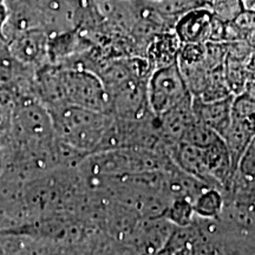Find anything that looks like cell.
<instances>
[{
  "label": "cell",
  "mask_w": 255,
  "mask_h": 255,
  "mask_svg": "<svg viewBox=\"0 0 255 255\" xmlns=\"http://www.w3.org/2000/svg\"><path fill=\"white\" fill-rule=\"evenodd\" d=\"M194 215H195V212H194L193 202L187 199L171 200L170 205L165 212V216L169 222L183 228L190 225Z\"/></svg>",
  "instance_id": "obj_8"
},
{
  "label": "cell",
  "mask_w": 255,
  "mask_h": 255,
  "mask_svg": "<svg viewBox=\"0 0 255 255\" xmlns=\"http://www.w3.org/2000/svg\"><path fill=\"white\" fill-rule=\"evenodd\" d=\"M244 11L240 0H214L212 13L225 23H233Z\"/></svg>",
  "instance_id": "obj_10"
},
{
  "label": "cell",
  "mask_w": 255,
  "mask_h": 255,
  "mask_svg": "<svg viewBox=\"0 0 255 255\" xmlns=\"http://www.w3.org/2000/svg\"><path fill=\"white\" fill-rule=\"evenodd\" d=\"M214 15L206 8L191 9L175 25V33L181 44H207Z\"/></svg>",
  "instance_id": "obj_3"
},
{
  "label": "cell",
  "mask_w": 255,
  "mask_h": 255,
  "mask_svg": "<svg viewBox=\"0 0 255 255\" xmlns=\"http://www.w3.org/2000/svg\"><path fill=\"white\" fill-rule=\"evenodd\" d=\"M223 196L218 188H206L193 202L195 215L202 218H216L223 208Z\"/></svg>",
  "instance_id": "obj_6"
},
{
  "label": "cell",
  "mask_w": 255,
  "mask_h": 255,
  "mask_svg": "<svg viewBox=\"0 0 255 255\" xmlns=\"http://www.w3.org/2000/svg\"><path fill=\"white\" fill-rule=\"evenodd\" d=\"M146 95L149 109L155 117L191 97L177 63L152 71L146 84Z\"/></svg>",
  "instance_id": "obj_1"
},
{
  "label": "cell",
  "mask_w": 255,
  "mask_h": 255,
  "mask_svg": "<svg viewBox=\"0 0 255 255\" xmlns=\"http://www.w3.org/2000/svg\"><path fill=\"white\" fill-rule=\"evenodd\" d=\"M232 117L255 129V100L245 92L235 96L233 101Z\"/></svg>",
  "instance_id": "obj_9"
},
{
  "label": "cell",
  "mask_w": 255,
  "mask_h": 255,
  "mask_svg": "<svg viewBox=\"0 0 255 255\" xmlns=\"http://www.w3.org/2000/svg\"><path fill=\"white\" fill-rule=\"evenodd\" d=\"M191 102H193V96L176 107L171 108L161 116L156 117L158 120V131L168 145L176 144L182 141L188 127L195 120Z\"/></svg>",
  "instance_id": "obj_4"
},
{
  "label": "cell",
  "mask_w": 255,
  "mask_h": 255,
  "mask_svg": "<svg viewBox=\"0 0 255 255\" xmlns=\"http://www.w3.org/2000/svg\"><path fill=\"white\" fill-rule=\"evenodd\" d=\"M180 47L181 41L175 31L157 34L149 50L152 63H155V70L177 63Z\"/></svg>",
  "instance_id": "obj_5"
},
{
  "label": "cell",
  "mask_w": 255,
  "mask_h": 255,
  "mask_svg": "<svg viewBox=\"0 0 255 255\" xmlns=\"http://www.w3.org/2000/svg\"><path fill=\"white\" fill-rule=\"evenodd\" d=\"M233 101L234 96L220 101H203L199 97H193L191 108L194 117L222 137L231 124Z\"/></svg>",
  "instance_id": "obj_2"
},
{
  "label": "cell",
  "mask_w": 255,
  "mask_h": 255,
  "mask_svg": "<svg viewBox=\"0 0 255 255\" xmlns=\"http://www.w3.org/2000/svg\"><path fill=\"white\" fill-rule=\"evenodd\" d=\"M232 24L246 38L248 33L255 31V11H244Z\"/></svg>",
  "instance_id": "obj_12"
},
{
  "label": "cell",
  "mask_w": 255,
  "mask_h": 255,
  "mask_svg": "<svg viewBox=\"0 0 255 255\" xmlns=\"http://www.w3.org/2000/svg\"><path fill=\"white\" fill-rule=\"evenodd\" d=\"M235 175H240L242 180L248 184L255 180V136L242 155Z\"/></svg>",
  "instance_id": "obj_11"
},
{
  "label": "cell",
  "mask_w": 255,
  "mask_h": 255,
  "mask_svg": "<svg viewBox=\"0 0 255 255\" xmlns=\"http://www.w3.org/2000/svg\"><path fill=\"white\" fill-rule=\"evenodd\" d=\"M221 138L214 130L210 129L206 124L201 123L196 119L190 123L188 129L182 137V143L196 146V148L206 149L214 144L216 141Z\"/></svg>",
  "instance_id": "obj_7"
}]
</instances>
